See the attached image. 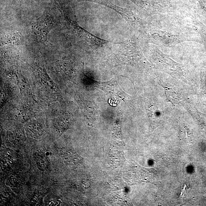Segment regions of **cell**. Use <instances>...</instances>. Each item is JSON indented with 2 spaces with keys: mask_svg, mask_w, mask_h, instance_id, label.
Instances as JSON below:
<instances>
[{
  "mask_svg": "<svg viewBox=\"0 0 206 206\" xmlns=\"http://www.w3.org/2000/svg\"><path fill=\"white\" fill-rule=\"evenodd\" d=\"M55 26L53 17L49 13L47 12L40 16L33 26L32 32L39 40L47 43L48 34Z\"/></svg>",
  "mask_w": 206,
  "mask_h": 206,
  "instance_id": "1",
  "label": "cell"
},
{
  "mask_svg": "<svg viewBox=\"0 0 206 206\" xmlns=\"http://www.w3.org/2000/svg\"><path fill=\"white\" fill-rule=\"evenodd\" d=\"M72 26L74 29L76 31L79 37L85 40L88 46L92 48H100L103 47L109 44L110 42L103 39L99 38L93 35L91 33L82 29L78 24L72 22Z\"/></svg>",
  "mask_w": 206,
  "mask_h": 206,
  "instance_id": "2",
  "label": "cell"
},
{
  "mask_svg": "<svg viewBox=\"0 0 206 206\" xmlns=\"http://www.w3.org/2000/svg\"><path fill=\"white\" fill-rule=\"evenodd\" d=\"M87 1L100 4L114 10L128 22H133L135 21L134 16L131 11L127 9L115 5L110 1L107 0H87Z\"/></svg>",
  "mask_w": 206,
  "mask_h": 206,
  "instance_id": "3",
  "label": "cell"
},
{
  "mask_svg": "<svg viewBox=\"0 0 206 206\" xmlns=\"http://www.w3.org/2000/svg\"><path fill=\"white\" fill-rule=\"evenodd\" d=\"M110 82H96V87H98L100 89L105 91L106 93L110 94L119 96L123 95V93L117 84L116 81L112 80Z\"/></svg>",
  "mask_w": 206,
  "mask_h": 206,
  "instance_id": "4",
  "label": "cell"
},
{
  "mask_svg": "<svg viewBox=\"0 0 206 206\" xmlns=\"http://www.w3.org/2000/svg\"><path fill=\"white\" fill-rule=\"evenodd\" d=\"M60 155L67 164L73 165L79 164L81 162V157L70 149L62 148L60 150Z\"/></svg>",
  "mask_w": 206,
  "mask_h": 206,
  "instance_id": "5",
  "label": "cell"
},
{
  "mask_svg": "<svg viewBox=\"0 0 206 206\" xmlns=\"http://www.w3.org/2000/svg\"><path fill=\"white\" fill-rule=\"evenodd\" d=\"M34 159L37 167L41 171H44L49 166V160L45 153L38 152L34 155Z\"/></svg>",
  "mask_w": 206,
  "mask_h": 206,
  "instance_id": "6",
  "label": "cell"
}]
</instances>
